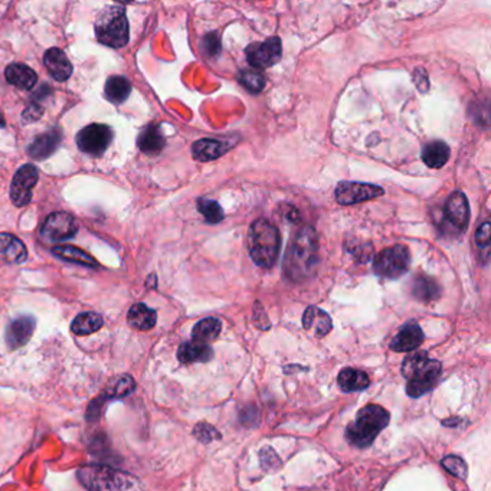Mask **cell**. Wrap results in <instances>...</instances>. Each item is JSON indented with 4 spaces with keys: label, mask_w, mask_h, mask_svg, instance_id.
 Wrapping results in <instances>:
<instances>
[{
    "label": "cell",
    "mask_w": 491,
    "mask_h": 491,
    "mask_svg": "<svg viewBox=\"0 0 491 491\" xmlns=\"http://www.w3.org/2000/svg\"><path fill=\"white\" fill-rule=\"evenodd\" d=\"M411 265V252L405 245H393L379 252L373 261V270L377 275L395 280L408 273Z\"/></svg>",
    "instance_id": "52a82bcc"
},
{
    "label": "cell",
    "mask_w": 491,
    "mask_h": 491,
    "mask_svg": "<svg viewBox=\"0 0 491 491\" xmlns=\"http://www.w3.org/2000/svg\"><path fill=\"white\" fill-rule=\"evenodd\" d=\"M213 357V349L206 345V343H200V342H186L183 345H181L177 350V359L181 363L185 365H190V363H206L209 362Z\"/></svg>",
    "instance_id": "44dd1931"
},
{
    "label": "cell",
    "mask_w": 491,
    "mask_h": 491,
    "mask_svg": "<svg viewBox=\"0 0 491 491\" xmlns=\"http://www.w3.org/2000/svg\"><path fill=\"white\" fill-rule=\"evenodd\" d=\"M43 63L48 73L59 82H63L73 75V63L66 58L63 51L58 48H51L45 52Z\"/></svg>",
    "instance_id": "d6986e66"
},
{
    "label": "cell",
    "mask_w": 491,
    "mask_h": 491,
    "mask_svg": "<svg viewBox=\"0 0 491 491\" xmlns=\"http://www.w3.org/2000/svg\"><path fill=\"white\" fill-rule=\"evenodd\" d=\"M281 248L280 231L266 219H257L248 232V250L251 259L261 268H271Z\"/></svg>",
    "instance_id": "5b68a950"
},
{
    "label": "cell",
    "mask_w": 491,
    "mask_h": 491,
    "mask_svg": "<svg viewBox=\"0 0 491 491\" xmlns=\"http://www.w3.org/2000/svg\"><path fill=\"white\" fill-rule=\"evenodd\" d=\"M36 320L32 316H20L10 322L6 328V343L10 349L25 346L35 331Z\"/></svg>",
    "instance_id": "5bb4252c"
},
{
    "label": "cell",
    "mask_w": 491,
    "mask_h": 491,
    "mask_svg": "<svg viewBox=\"0 0 491 491\" xmlns=\"http://www.w3.org/2000/svg\"><path fill=\"white\" fill-rule=\"evenodd\" d=\"M78 223L75 218L66 212H54L51 213L42 225V236L47 241L58 242L71 239L77 235Z\"/></svg>",
    "instance_id": "7c38bea8"
},
{
    "label": "cell",
    "mask_w": 491,
    "mask_h": 491,
    "mask_svg": "<svg viewBox=\"0 0 491 491\" xmlns=\"http://www.w3.org/2000/svg\"><path fill=\"white\" fill-rule=\"evenodd\" d=\"M77 476L88 491H143L137 477L108 465L89 464L81 467Z\"/></svg>",
    "instance_id": "7a4b0ae2"
},
{
    "label": "cell",
    "mask_w": 491,
    "mask_h": 491,
    "mask_svg": "<svg viewBox=\"0 0 491 491\" xmlns=\"http://www.w3.org/2000/svg\"><path fill=\"white\" fill-rule=\"evenodd\" d=\"M202 51L211 58H215V56L219 55V52H220V40H219L218 33L211 32L202 39Z\"/></svg>",
    "instance_id": "74e56055"
},
{
    "label": "cell",
    "mask_w": 491,
    "mask_h": 491,
    "mask_svg": "<svg viewBox=\"0 0 491 491\" xmlns=\"http://www.w3.org/2000/svg\"><path fill=\"white\" fill-rule=\"evenodd\" d=\"M113 142V130L105 124H89L77 134V146L81 151L101 156Z\"/></svg>",
    "instance_id": "ba28073f"
},
{
    "label": "cell",
    "mask_w": 491,
    "mask_h": 491,
    "mask_svg": "<svg viewBox=\"0 0 491 491\" xmlns=\"http://www.w3.org/2000/svg\"><path fill=\"white\" fill-rule=\"evenodd\" d=\"M234 142L228 139H200L192 146V156L197 162H211L219 159L222 154H225Z\"/></svg>",
    "instance_id": "9a60e30c"
},
{
    "label": "cell",
    "mask_w": 491,
    "mask_h": 491,
    "mask_svg": "<svg viewBox=\"0 0 491 491\" xmlns=\"http://www.w3.org/2000/svg\"><path fill=\"white\" fill-rule=\"evenodd\" d=\"M5 77L9 84L19 89H31L38 81L36 73L25 63H10L5 71Z\"/></svg>",
    "instance_id": "cb8c5ba5"
},
{
    "label": "cell",
    "mask_w": 491,
    "mask_h": 491,
    "mask_svg": "<svg viewBox=\"0 0 491 491\" xmlns=\"http://www.w3.org/2000/svg\"><path fill=\"white\" fill-rule=\"evenodd\" d=\"M197 211L205 216V219L209 223H219L223 218H225V213H223V209L220 208V205L216 202V200H212V199H206V197L199 199Z\"/></svg>",
    "instance_id": "836d02e7"
},
{
    "label": "cell",
    "mask_w": 491,
    "mask_h": 491,
    "mask_svg": "<svg viewBox=\"0 0 491 491\" xmlns=\"http://www.w3.org/2000/svg\"><path fill=\"white\" fill-rule=\"evenodd\" d=\"M411 294L418 301L431 303V301H435L439 299L441 287L434 278H431L428 275H423V274H418L412 280Z\"/></svg>",
    "instance_id": "7402d4cb"
},
{
    "label": "cell",
    "mask_w": 491,
    "mask_h": 491,
    "mask_svg": "<svg viewBox=\"0 0 491 491\" xmlns=\"http://www.w3.org/2000/svg\"><path fill=\"white\" fill-rule=\"evenodd\" d=\"M422 162L431 169H441L450 159V147L444 142L435 140L428 143L422 150Z\"/></svg>",
    "instance_id": "4316f807"
},
{
    "label": "cell",
    "mask_w": 491,
    "mask_h": 491,
    "mask_svg": "<svg viewBox=\"0 0 491 491\" xmlns=\"http://www.w3.org/2000/svg\"><path fill=\"white\" fill-rule=\"evenodd\" d=\"M104 324V320L100 315L93 311H86V312H81L78 315L73 324H71V330L77 336H88V334L98 331Z\"/></svg>",
    "instance_id": "f546056e"
},
{
    "label": "cell",
    "mask_w": 491,
    "mask_h": 491,
    "mask_svg": "<svg viewBox=\"0 0 491 491\" xmlns=\"http://www.w3.org/2000/svg\"><path fill=\"white\" fill-rule=\"evenodd\" d=\"M165 144H166V139L162 134V130L159 126L150 124L139 134L137 146L144 154H149V156L159 154L163 150Z\"/></svg>",
    "instance_id": "603a6c76"
},
{
    "label": "cell",
    "mask_w": 491,
    "mask_h": 491,
    "mask_svg": "<svg viewBox=\"0 0 491 491\" xmlns=\"http://www.w3.org/2000/svg\"><path fill=\"white\" fill-rule=\"evenodd\" d=\"M131 93V82L124 77H109L104 86V96L114 104L124 103Z\"/></svg>",
    "instance_id": "f1b7e54d"
},
{
    "label": "cell",
    "mask_w": 491,
    "mask_h": 491,
    "mask_svg": "<svg viewBox=\"0 0 491 491\" xmlns=\"http://www.w3.org/2000/svg\"><path fill=\"white\" fill-rule=\"evenodd\" d=\"M62 142V133L58 128L39 134L28 147V154L35 160H45L52 156Z\"/></svg>",
    "instance_id": "2e32d148"
},
{
    "label": "cell",
    "mask_w": 491,
    "mask_h": 491,
    "mask_svg": "<svg viewBox=\"0 0 491 491\" xmlns=\"http://www.w3.org/2000/svg\"><path fill=\"white\" fill-rule=\"evenodd\" d=\"M338 385L346 393L359 392V391H365L370 385V377L366 372L353 369V368H346L338 376Z\"/></svg>",
    "instance_id": "484cf974"
},
{
    "label": "cell",
    "mask_w": 491,
    "mask_h": 491,
    "mask_svg": "<svg viewBox=\"0 0 491 491\" xmlns=\"http://www.w3.org/2000/svg\"><path fill=\"white\" fill-rule=\"evenodd\" d=\"M389 412L381 405H366L357 412L346 430L347 441L357 448H368L389 423Z\"/></svg>",
    "instance_id": "277c9868"
},
{
    "label": "cell",
    "mask_w": 491,
    "mask_h": 491,
    "mask_svg": "<svg viewBox=\"0 0 491 491\" xmlns=\"http://www.w3.org/2000/svg\"><path fill=\"white\" fill-rule=\"evenodd\" d=\"M134 386H136V384H134L133 381V377L130 376H120L117 379H114L113 382H111L104 393L100 396V399H97L96 402H93L91 407H89L88 409V416L93 414V416L89 418V419H96L98 416V412H100V404H103L104 400H108V399H120V398H124L127 396L128 393H131L134 391Z\"/></svg>",
    "instance_id": "e0dca14e"
},
{
    "label": "cell",
    "mask_w": 491,
    "mask_h": 491,
    "mask_svg": "<svg viewBox=\"0 0 491 491\" xmlns=\"http://www.w3.org/2000/svg\"><path fill=\"white\" fill-rule=\"evenodd\" d=\"M0 126H5V120H3V116H2V113H0Z\"/></svg>",
    "instance_id": "ab89813d"
},
{
    "label": "cell",
    "mask_w": 491,
    "mask_h": 491,
    "mask_svg": "<svg viewBox=\"0 0 491 491\" xmlns=\"http://www.w3.org/2000/svg\"><path fill=\"white\" fill-rule=\"evenodd\" d=\"M128 324L137 330H150L156 326V322H158V315H156V311L150 307H147L143 303L134 304L127 316Z\"/></svg>",
    "instance_id": "83f0119b"
},
{
    "label": "cell",
    "mask_w": 491,
    "mask_h": 491,
    "mask_svg": "<svg viewBox=\"0 0 491 491\" xmlns=\"http://www.w3.org/2000/svg\"><path fill=\"white\" fill-rule=\"evenodd\" d=\"M96 33L101 43L109 48H123L130 38L126 10L121 6H107L96 22Z\"/></svg>",
    "instance_id": "8992f818"
},
{
    "label": "cell",
    "mask_w": 491,
    "mask_h": 491,
    "mask_svg": "<svg viewBox=\"0 0 491 491\" xmlns=\"http://www.w3.org/2000/svg\"><path fill=\"white\" fill-rule=\"evenodd\" d=\"M43 114V108L39 104H31L25 111L24 114H22V121L24 123H32L36 121L42 117Z\"/></svg>",
    "instance_id": "f35d334b"
},
{
    "label": "cell",
    "mask_w": 491,
    "mask_h": 491,
    "mask_svg": "<svg viewBox=\"0 0 491 491\" xmlns=\"http://www.w3.org/2000/svg\"><path fill=\"white\" fill-rule=\"evenodd\" d=\"M319 262V236L312 227L299 231L287 250L284 270L287 278L303 281L316 271Z\"/></svg>",
    "instance_id": "6da1fadb"
},
{
    "label": "cell",
    "mask_w": 491,
    "mask_h": 491,
    "mask_svg": "<svg viewBox=\"0 0 491 491\" xmlns=\"http://www.w3.org/2000/svg\"><path fill=\"white\" fill-rule=\"evenodd\" d=\"M238 81L252 94H258L265 88V78L257 70H242L238 74Z\"/></svg>",
    "instance_id": "d6a6232c"
},
{
    "label": "cell",
    "mask_w": 491,
    "mask_h": 491,
    "mask_svg": "<svg viewBox=\"0 0 491 491\" xmlns=\"http://www.w3.org/2000/svg\"><path fill=\"white\" fill-rule=\"evenodd\" d=\"M490 231H491L490 222L484 220L476 232V243H477V247L480 248V251H484L485 259H487L488 251H490Z\"/></svg>",
    "instance_id": "8d00e7d4"
},
{
    "label": "cell",
    "mask_w": 491,
    "mask_h": 491,
    "mask_svg": "<svg viewBox=\"0 0 491 491\" xmlns=\"http://www.w3.org/2000/svg\"><path fill=\"white\" fill-rule=\"evenodd\" d=\"M303 326L305 330L315 328V334L317 338H324L331 330V319L326 311L311 305L303 315Z\"/></svg>",
    "instance_id": "d4e9b609"
},
{
    "label": "cell",
    "mask_w": 491,
    "mask_h": 491,
    "mask_svg": "<svg viewBox=\"0 0 491 491\" xmlns=\"http://www.w3.org/2000/svg\"><path fill=\"white\" fill-rule=\"evenodd\" d=\"M38 181L39 172L33 165H25L16 172L10 185V199L15 206L24 208L29 205Z\"/></svg>",
    "instance_id": "30bf717a"
},
{
    "label": "cell",
    "mask_w": 491,
    "mask_h": 491,
    "mask_svg": "<svg viewBox=\"0 0 491 491\" xmlns=\"http://www.w3.org/2000/svg\"><path fill=\"white\" fill-rule=\"evenodd\" d=\"M193 435H195L200 442H204V444H209V442H212L213 439H219V438H220L219 431H218L215 427L209 425V423H206V422L197 423V425H196L195 430H193Z\"/></svg>",
    "instance_id": "d590c367"
},
{
    "label": "cell",
    "mask_w": 491,
    "mask_h": 491,
    "mask_svg": "<svg viewBox=\"0 0 491 491\" xmlns=\"http://www.w3.org/2000/svg\"><path fill=\"white\" fill-rule=\"evenodd\" d=\"M444 216L451 225L462 232L467 229L468 222H470V205L462 192H454L445 202Z\"/></svg>",
    "instance_id": "4fadbf2b"
},
{
    "label": "cell",
    "mask_w": 491,
    "mask_h": 491,
    "mask_svg": "<svg viewBox=\"0 0 491 491\" xmlns=\"http://www.w3.org/2000/svg\"><path fill=\"white\" fill-rule=\"evenodd\" d=\"M442 467L445 468L446 471L451 473L453 476L464 480L467 478V474H468V468H467V464L462 458L457 457V455H448V457H445L442 461H441Z\"/></svg>",
    "instance_id": "e575fe53"
},
{
    "label": "cell",
    "mask_w": 491,
    "mask_h": 491,
    "mask_svg": "<svg viewBox=\"0 0 491 491\" xmlns=\"http://www.w3.org/2000/svg\"><path fill=\"white\" fill-rule=\"evenodd\" d=\"M222 330V323L219 319L216 317H208L200 320L195 324L193 330H192V338L195 342H200V343H209L212 340H215Z\"/></svg>",
    "instance_id": "4dcf8cb0"
},
{
    "label": "cell",
    "mask_w": 491,
    "mask_h": 491,
    "mask_svg": "<svg viewBox=\"0 0 491 491\" xmlns=\"http://www.w3.org/2000/svg\"><path fill=\"white\" fill-rule=\"evenodd\" d=\"M245 55H247V61L252 68H270L281 59V39L278 36H273L264 42H254L245 50Z\"/></svg>",
    "instance_id": "9c48e42d"
},
{
    "label": "cell",
    "mask_w": 491,
    "mask_h": 491,
    "mask_svg": "<svg viewBox=\"0 0 491 491\" xmlns=\"http://www.w3.org/2000/svg\"><path fill=\"white\" fill-rule=\"evenodd\" d=\"M28 258V250L17 236L0 234V259L8 264H22Z\"/></svg>",
    "instance_id": "ffe728a7"
},
{
    "label": "cell",
    "mask_w": 491,
    "mask_h": 491,
    "mask_svg": "<svg viewBox=\"0 0 491 491\" xmlns=\"http://www.w3.org/2000/svg\"><path fill=\"white\" fill-rule=\"evenodd\" d=\"M422 342H423L422 328L415 322H409L404 327H402L398 331L396 336L392 339L391 349L393 352H399V353L414 352L415 349H418L422 345Z\"/></svg>",
    "instance_id": "ac0fdd59"
},
{
    "label": "cell",
    "mask_w": 491,
    "mask_h": 491,
    "mask_svg": "<svg viewBox=\"0 0 491 491\" xmlns=\"http://www.w3.org/2000/svg\"><path fill=\"white\" fill-rule=\"evenodd\" d=\"M442 366L431 359L427 352H412L402 365V375L408 381L407 393L419 398L428 393L439 381Z\"/></svg>",
    "instance_id": "3957f363"
},
{
    "label": "cell",
    "mask_w": 491,
    "mask_h": 491,
    "mask_svg": "<svg viewBox=\"0 0 491 491\" xmlns=\"http://www.w3.org/2000/svg\"><path fill=\"white\" fill-rule=\"evenodd\" d=\"M384 193V188L377 185L361 182H340L336 188V202L343 206L357 205L382 196Z\"/></svg>",
    "instance_id": "8fae6325"
},
{
    "label": "cell",
    "mask_w": 491,
    "mask_h": 491,
    "mask_svg": "<svg viewBox=\"0 0 491 491\" xmlns=\"http://www.w3.org/2000/svg\"><path fill=\"white\" fill-rule=\"evenodd\" d=\"M52 252L65 261H70L74 264H80L84 266H91V268H97L98 262L91 257L88 255L86 252H84L82 250L73 247V245H59V247H55L52 250Z\"/></svg>",
    "instance_id": "1f68e13d"
}]
</instances>
